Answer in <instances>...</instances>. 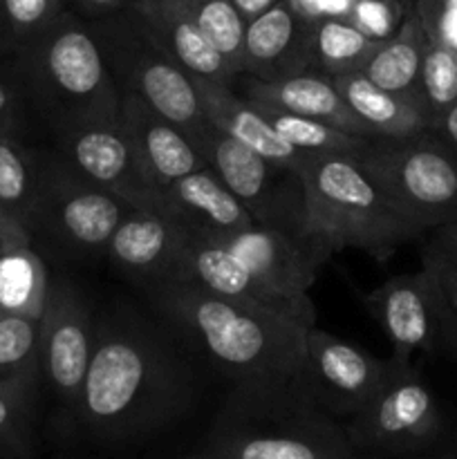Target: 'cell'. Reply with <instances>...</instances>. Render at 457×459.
I'll return each instance as SVG.
<instances>
[{
	"instance_id": "24",
	"label": "cell",
	"mask_w": 457,
	"mask_h": 459,
	"mask_svg": "<svg viewBox=\"0 0 457 459\" xmlns=\"http://www.w3.org/2000/svg\"><path fill=\"white\" fill-rule=\"evenodd\" d=\"M43 175V155L21 137H0V222L22 240L31 238L36 200Z\"/></svg>"
},
{
	"instance_id": "3",
	"label": "cell",
	"mask_w": 457,
	"mask_h": 459,
	"mask_svg": "<svg viewBox=\"0 0 457 459\" xmlns=\"http://www.w3.org/2000/svg\"><path fill=\"white\" fill-rule=\"evenodd\" d=\"M330 258L303 231L254 224L222 238L191 236L166 278L316 325L307 291Z\"/></svg>"
},
{
	"instance_id": "1",
	"label": "cell",
	"mask_w": 457,
	"mask_h": 459,
	"mask_svg": "<svg viewBox=\"0 0 457 459\" xmlns=\"http://www.w3.org/2000/svg\"><path fill=\"white\" fill-rule=\"evenodd\" d=\"M191 399V375L168 341L142 316L97 323L76 417L92 435L128 439L160 429Z\"/></svg>"
},
{
	"instance_id": "46",
	"label": "cell",
	"mask_w": 457,
	"mask_h": 459,
	"mask_svg": "<svg viewBox=\"0 0 457 459\" xmlns=\"http://www.w3.org/2000/svg\"><path fill=\"white\" fill-rule=\"evenodd\" d=\"M439 459H457V444H453L448 451H444L442 455H439Z\"/></svg>"
},
{
	"instance_id": "42",
	"label": "cell",
	"mask_w": 457,
	"mask_h": 459,
	"mask_svg": "<svg viewBox=\"0 0 457 459\" xmlns=\"http://www.w3.org/2000/svg\"><path fill=\"white\" fill-rule=\"evenodd\" d=\"M231 3H233V7L237 9V13L242 16V21L249 22V21H254L255 16H260V13L267 12L269 7H273L278 0H231Z\"/></svg>"
},
{
	"instance_id": "43",
	"label": "cell",
	"mask_w": 457,
	"mask_h": 459,
	"mask_svg": "<svg viewBox=\"0 0 457 459\" xmlns=\"http://www.w3.org/2000/svg\"><path fill=\"white\" fill-rule=\"evenodd\" d=\"M433 245H437L439 249L448 251L451 255L457 258V222L446 224V227H439L435 229V236H433Z\"/></svg>"
},
{
	"instance_id": "37",
	"label": "cell",
	"mask_w": 457,
	"mask_h": 459,
	"mask_svg": "<svg viewBox=\"0 0 457 459\" xmlns=\"http://www.w3.org/2000/svg\"><path fill=\"white\" fill-rule=\"evenodd\" d=\"M424 267L437 281L439 290H442L444 299L448 300L453 309L457 312V258L448 251L439 249L437 245L430 242L424 251Z\"/></svg>"
},
{
	"instance_id": "33",
	"label": "cell",
	"mask_w": 457,
	"mask_h": 459,
	"mask_svg": "<svg viewBox=\"0 0 457 459\" xmlns=\"http://www.w3.org/2000/svg\"><path fill=\"white\" fill-rule=\"evenodd\" d=\"M415 9V0H354L348 21L367 39L384 43L399 31Z\"/></svg>"
},
{
	"instance_id": "15",
	"label": "cell",
	"mask_w": 457,
	"mask_h": 459,
	"mask_svg": "<svg viewBox=\"0 0 457 459\" xmlns=\"http://www.w3.org/2000/svg\"><path fill=\"white\" fill-rule=\"evenodd\" d=\"M439 290L426 267L403 273L363 296L366 307L392 345V361L412 363V354H442L439 345Z\"/></svg>"
},
{
	"instance_id": "48",
	"label": "cell",
	"mask_w": 457,
	"mask_h": 459,
	"mask_svg": "<svg viewBox=\"0 0 457 459\" xmlns=\"http://www.w3.org/2000/svg\"><path fill=\"white\" fill-rule=\"evenodd\" d=\"M0 316H3V309H0Z\"/></svg>"
},
{
	"instance_id": "39",
	"label": "cell",
	"mask_w": 457,
	"mask_h": 459,
	"mask_svg": "<svg viewBox=\"0 0 457 459\" xmlns=\"http://www.w3.org/2000/svg\"><path fill=\"white\" fill-rule=\"evenodd\" d=\"M134 0H67V9L85 21H99V18L112 16L116 12L133 7Z\"/></svg>"
},
{
	"instance_id": "20",
	"label": "cell",
	"mask_w": 457,
	"mask_h": 459,
	"mask_svg": "<svg viewBox=\"0 0 457 459\" xmlns=\"http://www.w3.org/2000/svg\"><path fill=\"white\" fill-rule=\"evenodd\" d=\"M161 197V209L177 218L193 238L231 236L255 224L249 211L209 166L168 184Z\"/></svg>"
},
{
	"instance_id": "40",
	"label": "cell",
	"mask_w": 457,
	"mask_h": 459,
	"mask_svg": "<svg viewBox=\"0 0 457 459\" xmlns=\"http://www.w3.org/2000/svg\"><path fill=\"white\" fill-rule=\"evenodd\" d=\"M439 345L442 354L457 363V312L448 305L444 294L439 299Z\"/></svg>"
},
{
	"instance_id": "29",
	"label": "cell",
	"mask_w": 457,
	"mask_h": 459,
	"mask_svg": "<svg viewBox=\"0 0 457 459\" xmlns=\"http://www.w3.org/2000/svg\"><path fill=\"white\" fill-rule=\"evenodd\" d=\"M177 4L222 54L231 70L240 74L242 36L246 22L242 21L231 0H177Z\"/></svg>"
},
{
	"instance_id": "17",
	"label": "cell",
	"mask_w": 457,
	"mask_h": 459,
	"mask_svg": "<svg viewBox=\"0 0 457 459\" xmlns=\"http://www.w3.org/2000/svg\"><path fill=\"white\" fill-rule=\"evenodd\" d=\"M119 117L152 182L164 191L184 175L209 166L179 126L134 94H121Z\"/></svg>"
},
{
	"instance_id": "36",
	"label": "cell",
	"mask_w": 457,
	"mask_h": 459,
	"mask_svg": "<svg viewBox=\"0 0 457 459\" xmlns=\"http://www.w3.org/2000/svg\"><path fill=\"white\" fill-rule=\"evenodd\" d=\"M426 40L457 56V0H415Z\"/></svg>"
},
{
	"instance_id": "6",
	"label": "cell",
	"mask_w": 457,
	"mask_h": 459,
	"mask_svg": "<svg viewBox=\"0 0 457 459\" xmlns=\"http://www.w3.org/2000/svg\"><path fill=\"white\" fill-rule=\"evenodd\" d=\"M206 453L220 459H349L354 446L336 417L298 388H233Z\"/></svg>"
},
{
	"instance_id": "2",
	"label": "cell",
	"mask_w": 457,
	"mask_h": 459,
	"mask_svg": "<svg viewBox=\"0 0 457 459\" xmlns=\"http://www.w3.org/2000/svg\"><path fill=\"white\" fill-rule=\"evenodd\" d=\"M146 287L166 323L233 388H298L312 325L173 278Z\"/></svg>"
},
{
	"instance_id": "21",
	"label": "cell",
	"mask_w": 457,
	"mask_h": 459,
	"mask_svg": "<svg viewBox=\"0 0 457 459\" xmlns=\"http://www.w3.org/2000/svg\"><path fill=\"white\" fill-rule=\"evenodd\" d=\"M193 83H195L204 117L215 128L240 142L249 151L263 155L264 160L273 161V164L300 170V166L307 160V152L287 143L264 119V115L254 101L237 94L231 85L206 79H193Z\"/></svg>"
},
{
	"instance_id": "28",
	"label": "cell",
	"mask_w": 457,
	"mask_h": 459,
	"mask_svg": "<svg viewBox=\"0 0 457 459\" xmlns=\"http://www.w3.org/2000/svg\"><path fill=\"white\" fill-rule=\"evenodd\" d=\"M251 101V99H249ZM264 115V119L272 124V128L291 143L298 151L307 152H358L372 137H358L345 130L334 128L330 124L312 119V117L296 115V112L282 110V108L267 106V103L254 101Z\"/></svg>"
},
{
	"instance_id": "38",
	"label": "cell",
	"mask_w": 457,
	"mask_h": 459,
	"mask_svg": "<svg viewBox=\"0 0 457 459\" xmlns=\"http://www.w3.org/2000/svg\"><path fill=\"white\" fill-rule=\"evenodd\" d=\"M305 22L321 21V18H348L354 7V0H287Z\"/></svg>"
},
{
	"instance_id": "23",
	"label": "cell",
	"mask_w": 457,
	"mask_h": 459,
	"mask_svg": "<svg viewBox=\"0 0 457 459\" xmlns=\"http://www.w3.org/2000/svg\"><path fill=\"white\" fill-rule=\"evenodd\" d=\"M332 81L349 110L376 137H410V134L433 128V119L417 92L384 90L361 72L334 76Z\"/></svg>"
},
{
	"instance_id": "7",
	"label": "cell",
	"mask_w": 457,
	"mask_h": 459,
	"mask_svg": "<svg viewBox=\"0 0 457 459\" xmlns=\"http://www.w3.org/2000/svg\"><path fill=\"white\" fill-rule=\"evenodd\" d=\"M354 155L417 233L457 222V152L433 130L372 137Z\"/></svg>"
},
{
	"instance_id": "12",
	"label": "cell",
	"mask_w": 457,
	"mask_h": 459,
	"mask_svg": "<svg viewBox=\"0 0 457 459\" xmlns=\"http://www.w3.org/2000/svg\"><path fill=\"white\" fill-rule=\"evenodd\" d=\"M56 155L72 170L134 209H161V188L151 179L121 117L88 121L54 134Z\"/></svg>"
},
{
	"instance_id": "5",
	"label": "cell",
	"mask_w": 457,
	"mask_h": 459,
	"mask_svg": "<svg viewBox=\"0 0 457 459\" xmlns=\"http://www.w3.org/2000/svg\"><path fill=\"white\" fill-rule=\"evenodd\" d=\"M303 233L330 255L357 249L388 260L419 233L385 200L354 152H312L300 166Z\"/></svg>"
},
{
	"instance_id": "35",
	"label": "cell",
	"mask_w": 457,
	"mask_h": 459,
	"mask_svg": "<svg viewBox=\"0 0 457 459\" xmlns=\"http://www.w3.org/2000/svg\"><path fill=\"white\" fill-rule=\"evenodd\" d=\"M36 377L39 375L0 381V444L13 439L25 429Z\"/></svg>"
},
{
	"instance_id": "44",
	"label": "cell",
	"mask_w": 457,
	"mask_h": 459,
	"mask_svg": "<svg viewBox=\"0 0 457 459\" xmlns=\"http://www.w3.org/2000/svg\"><path fill=\"white\" fill-rule=\"evenodd\" d=\"M0 56H12V45H9L7 30H4L3 12H0Z\"/></svg>"
},
{
	"instance_id": "45",
	"label": "cell",
	"mask_w": 457,
	"mask_h": 459,
	"mask_svg": "<svg viewBox=\"0 0 457 459\" xmlns=\"http://www.w3.org/2000/svg\"><path fill=\"white\" fill-rule=\"evenodd\" d=\"M13 240H22V238H16L13 233L7 231V227H4L3 222H0V247H4L7 242H13ZM25 242H31V240H25Z\"/></svg>"
},
{
	"instance_id": "26",
	"label": "cell",
	"mask_w": 457,
	"mask_h": 459,
	"mask_svg": "<svg viewBox=\"0 0 457 459\" xmlns=\"http://www.w3.org/2000/svg\"><path fill=\"white\" fill-rule=\"evenodd\" d=\"M426 43H428L426 31L421 27L419 16L412 9V13L399 27L397 34L379 43V48L372 52V56L363 65L361 74H366L372 83L384 90L417 92L421 65H424Z\"/></svg>"
},
{
	"instance_id": "4",
	"label": "cell",
	"mask_w": 457,
	"mask_h": 459,
	"mask_svg": "<svg viewBox=\"0 0 457 459\" xmlns=\"http://www.w3.org/2000/svg\"><path fill=\"white\" fill-rule=\"evenodd\" d=\"M12 58L27 103L52 134L119 115L121 92L92 27L70 9Z\"/></svg>"
},
{
	"instance_id": "47",
	"label": "cell",
	"mask_w": 457,
	"mask_h": 459,
	"mask_svg": "<svg viewBox=\"0 0 457 459\" xmlns=\"http://www.w3.org/2000/svg\"><path fill=\"white\" fill-rule=\"evenodd\" d=\"M186 459H220V457H215V455H211V453H200V455H195V457H186Z\"/></svg>"
},
{
	"instance_id": "49",
	"label": "cell",
	"mask_w": 457,
	"mask_h": 459,
	"mask_svg": "<svg viewBox=\"0 0 457 459\" xmlns=\"http://www.w3.org/2000/svg\"><path fill=\"white\" fill-rule=\"evenodd\" d=\"M349 459H357V457H354V455H352V457H349Z\"/></svg>"
},
{
	"instance_id": "9",
	"label": "cell",
	"mask_w": 457,
	"mask_h": 459,
	"mask_svg": "<svg viewBox=\"0 0 457 459\" xmlns=\"http://www.w3.org/2000/svg\"><path fill=\"white\" fill-rule=\"evenodd\" d=\"M345 433L354 448L392 455L433 451L444 437V412L412 363L388 359V370L361 411L348 417Z\"/></svg>"
},
{
	"instance_id": "8",
	"label": "cell",
	"mask_w": 457,
	"mask_h": 459,
	"mask_svg": "<svg viewBox=\"0 0 457 459\" xmlns=\"http://www.w3.org/2000/svg\"><path fill=\"white\" fill-rule=\"evenodd\" d=\"M88 22L121 94H134L155 108L191 142L209 128L191 74L157 43L133 7Z\"/></svg>"
},
{
	"instance_id": "14",
	"label": "cell",
	"mask_w": 457,
	"mask_h": 459,
	"mask_svg": "<svg viewBox=\"0 0 457 459\" xmlns=\"http://www.w3.org/2000/svg\"><path fill=\"white\" fill-rule=\"evenodd\" d=\"M385 370L388 361L312 325L305 336L298 390L327 415L352 417L375 393Z\"/></svg>"
},
{
	"instance_id": "34",
	"label": "cell",
	"mask_w": 457,
	"mask_h": 459,
	"mask_svg": "<svg viewBox=\"0 0 457 459\" xmlns=\"http://www.w3.org/2000/svg\"><path fill=\"white\" fill-rule=\"evenodd\" d=\"M27 103L12 56H0V137H21L27 126Z\"/></svg>"
},
{
	"instance_id": "31",
	"label": "cell",
	"mask_w": 457,
	"mask_h": 459,
	"mask_svg": "<svg viewBox=\"0 0 457 459\" xmlns=\"http://www.w3.org/2000/svg\"><path fill=\"white\" fill-rule=\"evenodd\" d=\"M421 101L428 110L430 119L435 121L448 110L457 99V56L453 52L426 43L424 65H421L419 85H417ZM433 130V128H430Z\"/></svg>"
},
{
	"instance_id": "22",
	"label": "cell",
	"mask_w": 457,
	"mask_h": 459,
	"mask_svg": "<svg viewBox=\"0 0 457 459\" xmlns=\"http://www.w3.org/2000/svg\"><path fill=\"white\" fill-rule=\"evenodd\" d=\"M134 13L142 18L146 30L157 43L193 76V79L215 81L233 85L236 72L231 70L222 54L213 48L200 27L191 21L177 0H134Z\"/></svg>"
},
{
	"instance_id": "30",
	"label": "cell",
	"mask_w": 457,
	"mask_h": 459,
	"mask_svg": "<svg viewBox=\"0 0 457 459\" xmlns=\"http://www.w3.org/2000/svg\"><path fill=\"white\" fill-rule=\"evenodd\" d=\"M40 372V318L0 316V381Z\"/></svg>"
},
{
	"instance_id": "19",
	"label": "cell",
	"mask_w": 457,
	"mask_h": 459,
	"mask_svg": "<svg viewBox=\"0 0 457 459\" xmlns=\"http://www.w3.org/2000/svg\"><path fill=\"white\" fill-rule=\"evenodd\" d=\"M231 88L251 101L312 117V119L334 126V128L345 130L349 134H358V137H376L349 110L334 81L325 74H318V72H303V74L278 81H263L249 74H237Z\"/></svg>"
},
{
	"instance_id": "18",
	"label": "cell",
	"mask_w": 457,
	"mask_h": 459,
	"mask_svg": "<svg viewBox=\"0 0 457 459\" xmlns=\"http://www.w3.org/2000/svg\"><path fill=\"white\" fill-rule=\"evenodd\" d=\"M307 25L287 0L246 22L242 36L240 74L278 81L309 72Z\"/></svg>"
},
{
	"instance_id": "16",
	"label": "cell",
	"mask_w": 457,
	"mask_h": 459,
	"mask_svg": "<svg viewBox=\"0 0 457 459\" xmlns=\"http://www.w3.org/2000/svg\"><path fill=\"white\" fill-rule=\"evenodd\" d=\"M191 231L164 209H133L108 245L106 255L125 276L152 285L170 273Z\"/></svg>"
},
{
	"instance_id": "11",
	"label": "cell",
	"mask_w": 457,
	"mask_h": 459,
	"mask_svg": "<svg viewBox=\"0 0 457 459\" xmlns=\"http://www.w3.org/2000/svg\"><path fill=\"white\" fill-rule=\"evenodd\" d=\"M193 143L255 224L303 231L305 188L298 170L264 160L213 124Z\"/></svg>"
},
{
	"instance_id": "13",
	"label": "cell",
	"mask_w": 457,
	"mask_h": 459,
	"mask_svg": "<svg viewBox=\"0 0 457 459\" xmlns=\"http://www.w3.org/2000/svg\"><path fill=\"white\" fill-rule=\"evenodd\" d=\"M94 336L97 323L83 294L65 278H49L40 314V372L58 402L74 415L88 377Z\"/></svg>"
},
{
	"instance_id": "32",
	"label": "cell",
	"mask_w": 457,
	"mask_h": 459,
	"mask_svg": "<svg viewBox=\"0 0 457 459\" xmlns=\"http://www.w3.org/2000/svg\"><path fill=\"white\" fill-rule=\"evenodd\" d=\"M67 9V0H0L12 54L47 30Z\"/></svg>"
},
{
	"instance_id": "27",
	"label": "cell",
	"mask_w": 457,
	"mask_h": 459,
	"mask_svg": "<svg viewBox=\"0 0 457 459\" xmlns=\"http://www.w3.org/2000/svg\"><path fill=\"white\" fill-rule=\"evenodd\" d=\"M49 276L34 245L13 240L0 247V309L3 314L40 318Z\"/></svg>"
},
{
	"instance_id": "10",
	"label": "cell",
	"mask_w": 457,
	"mask_h": 459,
	"mask_svg": "<svg viewBox=\"0 0 457 459\" xmlns=\"http://www.w3.org/2000/svg\"><path fill=\"white\" fill-rule=\"evenodd\" d=\"M128 202L81 178L56 152L43 155L31 238H52L70 254H106L121 220L133 211Z\"/></svg>"
},
{
	"instance_id": "41",
	"label": "cell",
	"mask_w": 457,
	"mask_h": 459,
	"mask_svg": "<svg viewBox=\"0 0 457 459\" xmlns=\"http://www.w3.org/2000/svg\"><path fill=\"white\" fill-rule=\"evenodd\" d=\"M433 133L448 143L457 152V99L448 106V110L435 121Z\"/></svg>"
},
{
	"instance_id": "25",
	"label": "cell",
	"mask_w": 457,
	"mask_h": 459,
	"mask_svg": "<svg viewBox=\"0 0 457 459\" xmlns=\"http://www.w3.org/2000/svg\"><path fill=\"white\" fill-rule=\"evenodd\" d=\"M379 43L367 39L348 18H321L307 25L309 72L330 79L361 72Z\"/></svg>"
}]
</instances>
